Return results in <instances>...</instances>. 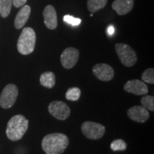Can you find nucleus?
Segmentation results:
<instances>
[{"label": "nucleus", "instance_id": "nucleus-13", "mask_svg": "<svg viewBox=\"0 0 154 154\" xmlns=\"http://www.w3.org/2000/svg\"><path fill=\"white\" fill-rule=\"evenodd\" d=\"M134 0H115L112 4V9L119 15H125L132 10Z\"/></svg>", "mask_w": 154, "mask_h": 154}, {"label": "nucleus", "instance_id": "nucleus-9", "mask_svg": "<svg viewBox=\"0 0 154 154\" xmlns=\"http://www.w3.org/2000/svg\"><path fill=\"white\" fill-rule=\"evenodd\" d=\"M93 73L96 78L103 82H109L114 76V71L106 63H98L93 67Z\"/></svg>", "mask_w": 154, "mask_h": 154}, {"label": "nucleus", "instance_id": "nucleus-22", "mask_svg": "<svg viewBox=\"0 0 154 154\" xmlns=\"http://www.w3.org/2000/svg\"><path fill=\"white\" fill-rule=\"evenodd\" d=\"M63 22L67 24L72 25V26H78L82 22V19L79 18H75V17L71 16V15H65L63 17Z\"/></svg>", "mask_w": 154, "mask_h": 154}, {"label": "nucleus", "instance_id": "nucleus-12", "mask_svg": "<svg viewBox=\"0 0 154 154\" xmlns=\"http://www.w3.org/2000/svg\"><path fill=\"white\" fill-rule=\"evenodd\" d=\"M43 16L44 18V24L48 29L53 30L57 27V15L53 6L48 5L45 7L43 12Z\"/></svg>", "mask_w": 154, "mask_h": 154}, {"label": "nucleus", "instance_id": "nucleus-21", "mask_svg": "<svg viewBox=\"0 0 154 154\" xmlns=\"http://www.w3.org/2000/svg\"><path fill=\"white\" fill-rule=\"evenodd\" d=\"M142 80L143 82L149 84H154V69L153 68H150L146 69L143 72L141 76Z\"/></svg>", "mask_w": 154, "mask_h": 154}, {"label": "nucleus", "instance_id": "nucleus-15", "mask_svg": "<svg viewBox=\"0 0 154 154\" xmlns=\"http://www.w3.org/2000/svg\"><path fill=\"white\" fill-rule=\"evenodd\" d=\"M56 83L55 75L51 72H44L40 76V84L42 86L48 88L54 87Z\"/></svg>", "mask_w": 154, "mask_h": 154}, {"label": "nucleus", "instance_id": "nucleus-19", "mask_svg": "<svg viewBox=\"0 0 154 154\" xmlns=\"http://www.w3.org/2000/svg\"><path fill=\"white\" fill-rule=\"evenodd\" d=\"M141 104L146 109L153 111H154V97L153 96L145 95L140 100Z\"/></svg>", "mask_w": 154, "mask_h": 154}, {"label": "nucleus", "instance_id": "nucleus-23", "mask_svg": "<svg viewBox=\"0 0 154 154\" xmlns=\"http://www.w3.org/2000/svg\"><path fill=\"white\" fill-rule=\"evenodd\" d=\"M27 0H12V4L17 8L22 7L25 5Z\"/></svg>", "mask_w": 154, "mask_h": 154}, {"label": "nucleus", "instance_id": "nucleus-1", "mask_svg": "<svg viewBox=\"0 0 154 154\" xmlns=\"http://www.w3.org/2000/svg\"><path fill=\"white\" fill-rule=\"evenodd\" d=\"M69 143V138L66 135L54 133L44 136L42 141V148L47 154H62Z\"/></svg>", "mask_w": 154, "mask_h": 154}, {"label": "nucleus", "instance_id": "nucleus-5", "mask_svg": "<svg viewBox=\"0 0 154 154\" xmlns=\"http://www.w3.org/2000/svg\"><path fill=\"white\" fill-rule=\"evenodd\" d=\"M19 94L18 88L13 84H7L0 95V106L3 109H9L14 104Z\"/></svg>", "mask_w": 154, "mask_h": 154}, {"label": "nucleus", "instance_id": "nucleus-25", "mask_svg": "<svg viewBox=\"0 0 154 154\" xmlns=\"http://www.w3.org/2000/svg\"><path fill=\"white\" fill-rule=\"evenodd\" d=\"M0 12H1V7H0Z\"/></svg>", "mask_w": 154, "mask_h": 154}, {"label": "nucleus", "instance_id": "nucleus-7", "mask_svg": "<svg viewBox=\"0 0 154 154\" xmlns=\"http://www.w3.org/2000/svg\"><path fill=\"white\" fill-rule=\"evenodd\" d=\"M48 111L50 114L59 120H66L71 113L70 108L64 102L61 101H52L49 105Z\"/></svg>", "mask_w": 154, "mask_h": 154}, {"label": "nucleus", "instance_id": "nucleus-3", "mask_svg": "<svg viewBox=\"0 0 154 154\" xmlns=\"http://www.w3.org/2000/svg\"><path fill=\"white\" fill-rule=\"evenodd\" d=\"M36 44V34L33 29L26 27L22 30L17 42V49L20 54L27 55L32 53Z\"/></svg>", "mask_w": 154, "mask_h": 154}, {"label": "nucleus", "instance_id": "nucleus-8", "mask_svg": "<svg viewBox=\"0 0 154 154\" xmlns=\"http://www.w3.org/2000/svg\"><path fill=\"white\" fill-rule=\"evenodd\" d=\"M79 57V50L73 47L66 48L61 55V62L63 68L72 69L77 63Z\"/></svg>", "mask_w": 154, "mask_h": 154}, {"label": "nucleus", "instance_id": "nucleus-14", "mask_svg": "<svg viewBox=\"0 0 154 154\" xmlns=\"http://www.w3.org/2000/svg\"><path fill=\"white\" fill-rule=\"evenodd\" d=\"M31 13V7L29 5L23 6L17 13L14 20V26L17 29H22L27 22Z\"/></svg>", "mask_w": 154, "mask_h": 154}, {"label": "nucleus", "instance_id": "nucleus-10", "mask_svg": "<svg viewBox=\"0 0 154 154\" xmlns=\"http://www.w3.org/2000/svg\"><path fill=\"white\" fill-rule=\"evenodd\" d=\"M128 118L138 123H144L149 119L150 113L143 106H135L127 111Z\"/></svg>", "mask_w": 154, "mask_h": 154}, {"label": "nucleus", "instance_id": "nucleus-16", "mask_svg": "<svg viewBox=\"0 0 154 154\" xmlns=\"http://www.w3.org/2000/svg\"><path fill=\"white\" fill-rule=\"evenodd\" d=\"M108 0H88L87 7L88 11L91 13L100 10L105 7Z\"/></svg>", "mask_w": 154, "mask_h": 154}, {"label": "nucleus", "instance_id": "nucleus-18", "mask_svg": "<svg viewBox=\"0 0 154 154\" xmlns=\"http://www.w3.org/2000/svg\"><path fill=\"white\" fill-rule=\"evenodd\" d=\"M81 90L77 87H72L69 88L66 93V99L69 101H76L79 99L81 96Z\"/></svg>", "mask_w": 154, "mask_h": 154}, {"label": "nucleus", "instance_id": "nucleus-24", "mask_svg": "<svg viewBox=\"0 0 154 154\" xmlns=\"http://www.w3.org/2000/svg\"><path fill=\"white\" fill-rule=\"evenodd\" d=\"M107 34H109V35H110V36H111V35H113V33H114V32H115V29H114V27H113V26H112V25H110V26H109V27L107 28Z\"/></svg>", "mask_w": 154, "mask_h": 154}, {"label": "nucleus", "instance_id": "nucleus-20", "mask_svg": "<svg viewBox=\"0 0 154 154\" xmlns=\"http://www.w3.org/2000/svg\"><path fill=\"white\" fill-rule=\"evenodd\" d=\"M127 148V144L124 140L116 139L111 142V149L113 151H125Z\"/></svg>", "mask_w": 154, "mask_h": 154}, {"label": "nucleus", "instance_id": "nucleus-4", "mask_svg": "<svg viewBox=\"0 0 154 154\" xmlns=\"http://www.w3.org/2000/svg\"><path fill=\"white\" fill-rule=\"evenodd\" d=\"M116 52L121 62L127 67L133 66L137 61V56L134 50L129 45L119 43L115 45Z\"/></svg>", "mask_w": 154, "mask_h": 154}, {"label": "nucleus", "instance_id": "nucleus-11", "mask_svg": "<svg viewBox=\"0 0 154 154\" xmlns=\"http://www.w3.org/2000/svg\"><path fill=\"white\" fill-rule=\"evenodd\" d=\"M124 90L135 95H146L149 91L146 83L138 79L128 81L124 85Z\"/></svg>", "mask_w": 154, "mask_h": 154}, {"label": "nucleus", "instance_id": "nucleus-2", "mask_svg": "<svg viewBox=\"0 0 154 154\" xmlns=\"http://www.w3.org/2000/svg\"><path fill=\"white\" fill-rule=\"evenodd\" d=\"M29 121L23 115H16L8 121L6 134L13 141L20 140L28 129Z\"/></svg>", "mask_w": 154, "mask_h": 154}, {"label": "nucleus", "instance_id": "nucleus-6", "mask_svg": "<svg viewBox=\"0 0 154 154\" xmlns=\"http://www.w3.org/2000/svg\"><path fill=\"white\" fill-rule=\"evenodd\" d=\"M82 131L86 138L97 140L104 135L106 128L102 124L93 121H85L82 125Z\"/></svg>", "mask_w": 154, "mask_h": 154}, {"label": "nucleus", "instance_id": "nucleus-17", "mask_svg": "<svg viewBox=\"0 0 154 154\" xmlns=\"http://www.w3.org/2000/svg\"><path fill=\"white\" fill-rule=\"evenodd\" d=\"M12 0H0V7H1V14L3 18H6L10 14Z\"/></svg>", "mask_w": 154, "mask_h": 154}]
</instances>
